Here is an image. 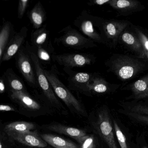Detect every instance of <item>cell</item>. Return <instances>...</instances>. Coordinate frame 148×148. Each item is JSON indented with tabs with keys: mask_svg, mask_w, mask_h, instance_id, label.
I'll return each mask as SVG.
<instances>
[{
	"mask_svg": "<svg viewBox=\"0 0 148 148\" xmlns=\"http://www.w3.org/2000/svg\"><path fill=\"white\" fill-rule=\"evenodd\" d=\"M15 33L12 24L10 21H6L2 25L0 32V60Z\"/></svg>",
	"mask_w": 148,
	"mask_h": 148,
	"instance_id": "ffe728a7",
	"label": "cell"
},
{
	"mask_svg": "<svg viewBox=\"0 0 148 148\" xmlns=\"http://www.w3.org/2000/svg\"><path fill=\"white\" fill-rule=\"evenodd\" d=\"M28 31L26 27H23L19 32L15 33L8 43L2 59L0 60L1 64L3 62L10 60L17 53L27 37Z\"/></svg>",
	"mask_w": 148,
	"mask_h": 148,
	"instance_id": "5bb4252c",
	"label": "cell"
},
{
	"mask_svg": "<svg viewBox=\"0 0 148 148\" xmlns=\"http://www.w3.org/2000/svg\"><path fill=\"white\" fill-rule=\"evenodd\" d=\"M109 86L110 84L102 78L93 76L89 85V89L91 93H103L108 91Z\"/></svg>",
	"mask_w": 148,
	"mask_h": 148,
	"instance_id": "cb8c5ba5",
	"label": "cell"
},
{
	"mask_svg": "<svg viewBox=\"0 0 148 148\" xmlns=\"http://www.w3.org/2000/svg\"><path fill=\"white\" fill-rule=\"evenodd\" d=\"M16 143L4 130L0 132V148H15Z\"/></svg>",
	"mask_w": 148,
	"mask_h": 148,
	"instance_id": "4316f807",
	"label": "cell"
},
{
	"mask_svg": "<svg viewBox=\"0 0 148 148\" xmlns=\"http://www.w3.org/2000/svg\"><path fill=\"white\" fill-rule=\"evenodd\" d=\"M0 111L1 112H15L19 113L18 110L16 107L12 105H0Z\"/></svg>",
	"mask_w": 148,
	"mask_h": 148,
	"instance_id": "d6a6232c",
	"label": "cell"
},
{
	"mask_svg": "<svg viewBox=\"0 0 148 148\" xmlns=\"http://www.w3.org/2000/svg\"><path fill=\"white\" fill-rule=\"evenodd\" d=\"M133 98L142 99L148 98V73L130 85Z\"/></svg>",
	"mask_w": 148,
	"mask_h": 148,
	"instance_id": "ac0fdd59",
	"label": "cell"
},
{
	"mask_svg": "<svg viewBox=\"0 0 148 148\" xmlns=\"http://www.w3.org/2000/svg\"><path fill=\"white\" fill-rule=\"evenodd\" d=\"M52 59L54 62L64 66L66 70L89 65L94 63L95 60L92 55L77 53L53 54Z\"/></svg>",
	"mask_w": 148,
	"mask_h": 148,
	"instance_id": "9c48e42d",
	"label": "cell"
},
{
	"mask_svg": "<svg viewBox=\"0 0 148 148\" xmlns=\"http://www.w3.org/2000/svg\"><path fill=\"white\" fill-rule=\"evenodd\" d=\"M15 148H54L52 147L51 145H49L47 147H31V146H26V145H22L20 144L17 143H16V145Z\"/></svg>",
	"mask_w": 148,
	"mask_h": 148,
	"instance_id": "d590c367",
	"label": "cell"
},
{
	"mask_svg": "<svg viewBox=\"0 0 148 148\" xmlns=\"http://www.w3.org/2000/svg\"><path fill=\"white\" fill-rule=\"evenodd\" d=\"M37 130L34 123L25 121H17L7 124L3 127V130L8 134L20 133Z\"/></svg>",
	"mask_w": 148,
	"mask_h": 148,
	"instance_id": "44dd1931",
	"label": "cell"
},
{
	"mask_svg": "<svg viewBox=\"0 0 148 148\" xmlns=\"http://www.w3.org/2000/svg\"><path fill=\"white\" fill-rule=\"evenodd\" d=\"M128 109L129 110H127L130 111L132 112L148 116V106H147L140 104L136 105L130 106Z\"/></svg>",
	"mask_w": 148,
	"mask_h": 148,
	"instance_id": "f546056e",
	"label": "cell"
},
{
	"mask_svg": "<svg viewBox=\"0 0 148 148\" xmlns=\"http://www.w3.org/2000/svg\"><path fill=\"white\" fill-rule=\"evenodd\" d=\"M99 19V18L94 17L86 11H84L75 20L73 24L90 39L94 42L106 45L101 34L96 29V27L98 29Z\"/></svg>",
	"mask_w": 148,
	"mask_h": 148,
	"instance_id": "ba28073f",
	"label": "cell"
},
{
	"mask_svg": "<svg viewBox=\"0 0 148 148\" xmlns=\"http://www.w3.org/2000/svg\"><path fill=\"white\" fill-rule=\"evenodd\" d=\"M109 4L123 15L141 11L145 7L139 1L135 0H110Z\"/></svg>",
	"mask_w": 148,
	"mask_h": 148,
	"instance_id": "9a60e30c",
	"label": "cell"
},
{
	"mask_svg": "<svg viewBox=\"0 0 148 148\" xmlns=\"http://www.w3.org/2000/svg\"><path fill=\"white\" fill-rule=\"evenodd\" d=\"M9 97L18 106L19 113L27 117L53 115L57 112L45 97L37 99L28 92L10 90Z\"/></svg>",
	"mask_w": 148,
	"mask_h": 148,
	"instance_id": "6da1fadb",
	"label": "cell"
},
{
	"mask_svg": "<svg viewBox=\"0 0 148 148\" xmlns=\"http://www.w3.org/2000/svg\"><path fill=\"white\" fill-rule=\"evenodd\" d=\"M120 38L124 45L136 54L137 57L145 59L143 46L134 32L124 31L120 35L119 39Z\"/></svg>",
	"mask_w": 148,
	"mask_h": 148,
	"instance_id": "2e32d148",
	"label": "cell"
},
{
	"mask_svg": "<svg viewBox=\"0 0 148 148\" xmlns=\"http://www.w3.org/2000/svg\"><path fill=\"white\" fill-rule=\"evenodd\" d=\"M8 134L17 143L22 145L35 147H46L49 145L42 139L37 130L20 133Z\"/></svg>",
	"mask_w": 148,
	"mask_h": 148,
	"instance_id": "4fadbf2b",
	"label": "cell"
},
{
	"mask_svg": "<svg viewBox=\"0 0 148 148\" xmlns=\"http://www.w3.org/2000/svg\"><path fill=\"white\" fill-rule=\"evenodd\" d=\"M56 42L65 47L76 50H83L97 47L94 41L86 38L71 26L67 27L64 31V34L55 39Z\"/></svg>",
	"mask_w": 148,
	"mask_h": 148,
	"instance_id": "52a82bcc",
	"label": "cell"
},
{
	"mask_svg": "<svg viewBox=\"0 0 148 148\" xmlns=\"http://www.w3.org/2000/svg\"><path fill=\"white\" fill-rule=\"evenodd\" d=\"M42 139L54 148H79V144L64 137L52 133L40 134Z\"/></svg>",
	"mask_w": 148,
	"mask_h": 148,
	"instance_id": "e0dca14e",
	"label": "cell"
},
{
	"mask_svg": "<svg viewBox=\"0 0 148 148\" xmlns=\"http://www.w3.org/2000/svg\"><path fill=\"white\" fill-rule=\"evenodd\" d=\"M34 49H36V52L35 53L39 59L45 61H51V56L45 47H39Z\"/></svg>",
	"mask_w": 148,
	"mask_h": 148,
	"instance_id": "4dcf8cb0",
	"label": "cell"
},
{
	"mask_svg": "<svg viewBox=\"0 0 148 148\" xmlns=\"http://www.w3.org/2000/svg\"><path fill=\"white\" fill-rule=\"evenodd\" d=\"M90 121L95 133L106 143L109 148H118L110 114L106 108L99 109L97 117L94 119L90 118Z\"/></svg>",
	"mask_w": 148,
	"mask_h": 148,
	"instance_id": "5b68a950",
	"label": "cell"
},
{
	"mask_svg": "<svg viewBox=\"0 0 148 148\" xmlns=\"http://www.w3.org/2000/svg\"><path fill=\"white\" fill-rule=\"evenodd\" d=\"M130 24L125 21L104 20L101 18L99 30L106 43L112 47L116 46L123 32Z\"/></svg>",
	"mask_w": 148,
	"mask_h": 148,
	"instance_id": "8992f818",
	"label": "cell"
},
{
	"mask_svg": "<svg viewBox=\"0 0 148 148\" xmlns=\"http://www.w3.org/2000/svg\"><path fill=\"white\" fill-rule=\"evenodd\" d=\"M29 0H20L19 1L18 9V17L19 19L23 18L29 5Z\"/></svg>",
	"mask_w": 148,
	"mask_h": 148,
	"instance_id": "1f68e13d",
	"label": "cell"
},
{
	"mask_svg": "<svg viewBox=\"0 0 148 148\" xmlns=\"http://www.w3.org/2000/svg\"><path fill=\"white\" fill-rule=\"evenodd\" d=\"M123 113L136 121L148 125V116L134 113L127 110L126 111L123 112Z\"/></svg>",
	"mask_w": 148,
	"mask_h": 148,
	"instance_id": "f1b7e54d",
	"label": "cell"
},
{
	"mask_svg": "<svg viewBox=\"0 0 148 148\" xmlns=\"http://www.w3.org/2000/svg\"><path fill=\"white\" fill-rule=\"evenodd\" d=\"M92 77L93 75L87 73H71L68 79L69 88L86 96H91L89 85Z\"/></svg>",
	"mask_w": 148,
	"mask_h": 148,
	"instance_id": "8fae6325",
	"label": "cell"
},
{
	"mask_svg": "<svg viewBox=\"0 0 148 148\" xmlns=\"http://www.w3.org/2000/svg\"><path fill=\"white\" fill-rule=\"evenodd\" d=\"M4 79L7 82L10 91L27 92L21 79L15 74L12 69H8L4 74Z\"/></svg>",
	"mask_w": 148,
	"mask_h": 148,
	"instance_id": "7402d4cb",
	"label": "cell"
},
{
	"mask_svg": "<svg viewBox=\"0 0 148 148\" xmlns=\"http://www.w3.org/2000/svg\"><path fill=\"white\" fill-rule=\"evenodd\" d=\"M110 71L121 80H128L148 70V61L128 55L113 54L106 62Z\"/></svg>",
	"mask_w": 148,
	"mask_h": 148,
	"instance_id": "7a4b0ae2",
	"label": "cell"
},
{
	"mask_svg": "<svg viewBox=\"0 0 148 148\" xmlns=\"http://www.w3.org/2000/svg\"><path fill=\"white\" fill-rule=\"evenodd\" d=\"M42 127L50 131L71 138L77 141L78 144L81 143L84 137L88 135L85 130L64 125L57 122L44 125Z\"/></svg>",
	"mask_w": 148,
	"mask_h": 148,
	"instance_id": "7c38bea8",
	"label": "cell"
},
{
	"mask_svg": "<svg viewBox=\"0 0 148 148\" xmlns=\"http://www.w3.org/2000/svg\"><path fill=\"white\" fill-rule=\"evenodd\" d=\"M44 71L56 96L63 101L71 112L80 116H87V112L81 102L61 82L56 74L48 70H44Z\"/></svg>",
	"mask_w": 148,
	"mask_h": 148,
	"instance_id": "277c9868",
	"label": "cell"
},
{
	"mask_svg": "<svg viewBox=\"0 0 148 148\" xmlns=\"http://www.w3.org/2000/svg\"><path fill=\"white\" fill-rule=\"evenodd\" d=\"M110 0H95L93 1H91L89 3V5H102L105 4H109Z\"/></svg>",
	"mask_w": 148,
	"mask_h": 148,
	"instance_id": "836d02e7",
	"label": "cell"
},
{
	"mask_svg": "<svg viewBox=\"0 0 148 148\" xmlns=\"http://www.w3.org/2000/svg\"><path fill=\"white\" fill-rule=\"evenodd\" d=\"M133 32L139 39L144 52V59L148 61V31L140 27L132 25Z\"/></svg>",
	"mask_w": 148,
	"mask_h": 148,
	"instance_id": "d4e9b609",
	"label": "cell"
},
{
	"mask_svg": "<svg viewBox=\"0 0 148 148\" xmlns=\"http://www.w3.org/2000/svg\"><path fill=\"white\" fill-rule=\"evenodd\" d=\"M5 90V80L4 77H2L0 81V93L1 94L4 93Z\"/></svg>",
	"mask_w": 148,
	"mask_h": 148,
	"instance_id": "e575fe53",
	"label": "cell"
},
{
	"mask_svg": "<svg viewBox=\"0 0 148 148\" xmlns=\"http://www.w3.org/2000/svg\"><path fill=\"white\" fill-rule=\"evenodd\" d=\"M26 48L29 52L31 59L34 67L38 84L44 94V97L48 100L52 107L58 113L67 115L68 111L59 99L57 98L53 89L45 74L44 69L41 66L38 58L32 47L26 45Z\"/></svg>",
	"mask_w": 148,
	"mask_h": 148,
	"instance_id": "3957f363",
	"label": "cell"
},
{
	"mask_svg": "<svg viewBox=\"0 0 148 148\" xmlns=\"http://www.w3.org/2000/svg\"><path fill=\"white\" fill-rule=\"evenodd\" d=\"M48 35L49 32L45 25L35 30L32 34L31 37L32 47L35 49L39 47H45L44 45L47 41Z\"/></svg>",
	"mask_w": 148,
	"mask_h": 148,
	"instance_id": "603a6c76",
	"label": "cell"
},
{
	"mask_svg": "<svg viewBox=\"0 0 148 148\" xmlns=\"http://www.w3.org/2000/svg\"><path fill=\"white\" fill-rule=\"evenodd\" d=\"M28 17L34 28L38 29L43 26L46 18L45 11L42 4L38 2L28 14Z\"/></svg>",
	"mask_w": 148,
	"mask_h": 148,
	"instance_id": "d6986e66",
	"label": "cell"
},
{
	"mask_svg": "<svg viewBox=\"0 0 148 148\" xmlns=\"http://www.w3.org/2000/svg\"><path fill=\"white\" fill-rule=\"evenodd\" d=\"M113 126L118 141L121 148H128L126 143V138L115 120L113 121Z\"/></svg>",
	"mask_w": 148,
	"mask_h": 148,
	"instance_id": "83f0119b",
	"label": "cell"
},
{
	"mask_svg": "<svg viewBox=\"0 0 148 148\" xmlns=\"http://www.w3.org/2000/svg\"><path fill=\"white\" fill-rule=\"evenodd\" d=\"M79 144V148H99L97 137L93 134L84 137Z\"/></svg>",
	"mask_w": 148,
	"mask_h": 148,
	"instance_id": "484cf974",
	"label": "cell"
},
{
	"mask_svg": "<svg viewBox=\"0 0 148 148\" xmlns=\"http://www.w3.org/2000/svg\"><path fill=\"white\" fill-rule=\"evenodd\" d=\"M16 64L19 71L27 82L34 87H37L38 83L36 74L33 68L32 61L26 47H22L17 53Z\"/></svg>",
	"mask_w": 148,
	"mask_h": 148,
	"instance_id": "30bf717a",
	"label": "cell"
}]
</instances>
